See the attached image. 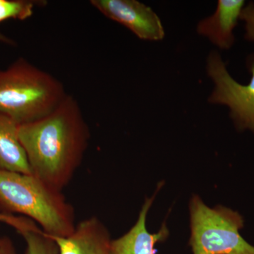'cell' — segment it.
<instances>
[{"instance_id":"4","label":"cell","mask_w":254,"mask_h":254,"mask_svg":"<svg viewBox=\"0 0 254 254\" xmlns=\"http://www.w3.org/2000/svg\"><path fill=\"white\" fill-rule=\"evenodd\" d=\"M190 245L193 254H254L240 231L244 219L232 209L210 208L198 195L190 201Z\"/></svg>"},{"instance_id":"6","label":"cell","mask_w":254,"mask_h":254,"mask_svg":"<svg viewBox=\"0 0 254 254\" xmlns=\"http://www.w3.org/2000/svg\"><path fill=\"white\" fill-rule=\"evenodd\" d=\"M91 4L105 16L121 23L143 41H159L165 29L158 14L137 0H91Z\"/></svg>"},{"instance_id":"5","label":"cell","mask_w":254,"mask_h":254,"mask_svg":"<svg viewBox=\"0 0 254 254\" xmlns=\"http://www.w3.org/2000/svg\"><path fill=\"white\" fill-rule=\"evenodd\" d=\"M248 66L252 73L251 81L248 84H241L229 73L218 52H211L207 60L206 68L215 87L208 101L226 105L239 129L254 132V58L249 60Z\"/></svg>"},{"instance_id":"13","label":"cell","mask_w":254,"mask_h":254,"mask_svg":"<svg viewBox=\"0 0 254 254\" xmlns=\"http://www.w3.org/2000/svg\"><path fill=\"white\" fill-rule=\"evenodd\" d=\"M241 20L246 23L245 38L250 41L254 42V3L250 2L242 9Z\"/></svg>"},{"instance_id":"7","label":"cell","mask_w":254,"mask_h":254,"mask_svg":"<svg viewBox=\"0 0 254 254\" xmlns=\"http://www.w3.org/2000/svg\"><path fill=\"white\" fill-rule=\"evenodd\" d=\"M53 238L60 254H111L110 232L95 216L82 220L68 237Z\"/></svg>"},{"instance_id":"2","label":"cell","mask_w":254,"mask_h":254,"mask_svg":"<svg viewBox=\"0 0 254 254\" xmlns=\"http://www.w3.org/2000/svg\"><path fill=\"white\" fill-rule=\"evenodd\" d=\"M0 206L25 215L52 237H66L74 230L72 205L62 191L35 175L0 170Z\"/></svg>"},{"instance_id":"12","label":"cell","mask_w":254,"mask_h":254,"mask_svg":"<svg viewBox=\"0 0 254 254\" xmlns=\"http://www.w3.org/2000/svg\"><path fill=\"white\" fill-rule=\"evenodd\" d=\"M46 1L33 0H0V23L9 19L24 21L31 17L36 6Z\"/></svg>"},{"instance_id":"10","label":"cell","mask_w":254,"mask_h":254,"mask_svg":"<svg viewBox=\"0 0 254 254\" xmlns=\"http://www.w3.org/2000/svg\"><path fill=\"white\" fill-rule=\"evenodd\" d=\"M18 125L0 114V170L31 175L25 150L18 138Z\"/></svg>"},{"instance_id":"1","label":"cell","mask_w":254,"mask_h":254,"mask_svg":"<svg viewBox=\"0 0 254 254\" xmlns=\"http://www.w3.org/2000/svg\"><path fill=\"white\" fill-rule=\"evenodd\" d=\"M18 134L32 175L60 191L72 180L90 140L79 105L70 95L46 116L18 125Z\"/></svg>"},{"instance_id":"15","label":"cell","mask_w":254,"mask_h":254,"mask_svg":"<svg viewBox=\"0 0 254 254\" xmlns=\"http://www.w3.org/2000/svg\"><path fill=\"white\" fill-rule=\"evenodd\" d=\"M0 43H4V44L9 45V46H15L16 43L13 41L11 38L9 37L5 36L2 33L0 32Z\"/></svg>"},{"instance_id":"8","label":"cell","mask_w":254,"mask_h":254,"mask_svg":"<svg viewBox=\"0 0 254 254\" xmlns=\"http://www.w3.org/2000/svg\"><path fill=\"white\" fill-rule=\"evenodd\" d=\"M155 194L145 198L135 225L123 236L112 241L111 254H156L155 245L168 239L170 232L165 223L156 233H150L147 229V215Z\"/></svg>"},{"instance_id":"14","label":"cell","mask_w":254,"mask_h":254,"mask_svg":"<svg viewBox=\"0 0 254 254\" xmlns=\"http://www.w3.org/2000/svg\"><path fill=\"white\" fill-rule=\"evenodd\" d=\"M0 254H18L14 242L9 237H0Z\"/></svg>"},{"instance_id":"3","label":"cell","mask_w":254,"mask_h":254,"mask_svg":"<svg viewBox=\"0 0 254 254\" xmlns=\"http://www.w3.org/2000/svg\"><path fill=\"white\" fill-rule=\"evenodd\" d=\"M66 95L59 80L23 58L0 69V114L18 125L46 116Z\"/></svg>"},{"instance_id":"11","label":"cell","mask_w":254,"mask_h":254,"mask_svg":"<svg viewBox=\"0 0 254 254\" xmlns=\"http://www.w3.org/2000/svg\"><path fill=\"white\" fill-rule=\"evenodd\" d=\"M1 222L14 227L22 236L26 242V254H60L54 239L40 230L33 220L5 213L1 215Z\"/></svg>"},{"instance_id":"9","label":"cell","mask_w":254,"mask_h":254,"mask_svg":"<svg viewBox=\"0 0 254 254\" xmlns=\"http://www.w3.org/2000/svg\"><path fill=\"white\" fill-rule=\"evenodd\" d=\"M245 4L244 0H219L215 12L198 23L197 32L220 49H230L235 43L233 31Z\"/></svg>"}]
</instances>
